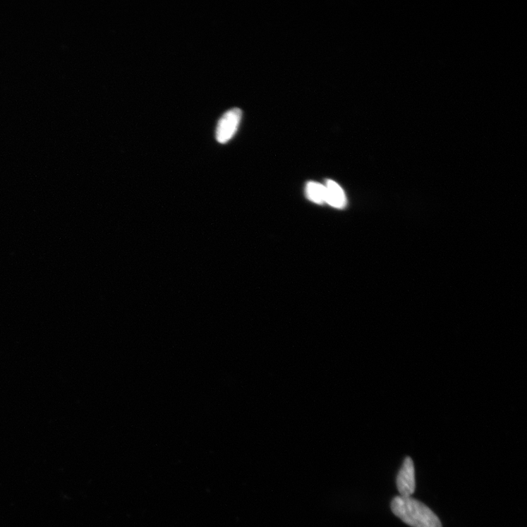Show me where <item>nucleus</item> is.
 Instances as JSON below:
<instances>
[{
	"label": "nucleus",
	"mask_w": 527,
	"mask_h": 527,
	"mask_svg": "<svg viewBox=\"0 0 527 527\" xmlns=\"http://www.w3.org/2000/svg\"><path fill=\"white\" fill-rule=\"evenodd\" d=\"M393 513L412 527H442L437 516L423 502L411 497H396L392 502Z\"/></svg>",
	"instance_id": "f257e3e1"
},
{
	"label": "nucleus",
	"mask_w": 527,
	"mask_h": 527,
	"mask_svg": "<svg viewBox=\"0 0 527 527\" xmlns=\"http://www.w3.org/2000/svg\"><path fill=\"white\" fill-rule=\"evenodd\" d=\"M242 119V111L234 108L226 111L219 121L217 140L221 144L230 141L236 133Z\"/></svg>",
	"instance_id": "f03ea898"
},
{
	"label": "nucleus",
	"mask_w": 527,
	"mask_h": 527,
	"mask_svg": "<svg viewBox=\"0 0 527 527\" xmlns=\"http://www.w3.org/2000/svg\"><path fill=\"white\" fill-rule=\"evenodd\" d=\"M401 497H408L414 494L416 487V471L413 461L410 457L404 460L396 479Z\"/></svg>",
	"instance_id": "7ed1b4c3"
},
{
	"label": "nucleus",
	"mask_w": 527,
	"mask_h": 527,
	"mask_svg": "<svg viewBox=\"0 0 527 527\" xmlns=\"http://www.w3.org/2000/svg\"><path fill=\"white\" fill-rule=\"evenodd\" d=\"M325 186V202L337 209H342L346 205V195L341 186L333 181H327Z\"/></svg>",
	"instance_id": "20e7f679"
},
{
	"label": "nucleus",
	"mask_w": 527,
	"mask_h": 527,
	"mask_svg": "<svg viewBox=\"0 0 527 527\" xmlns=\"http://www.w3.org/2000/svg\"><path fill=\"white\" fill-rule=\"evenodd\" d=\"M306 195L308 200L315 204L325 203V186L315 182H310L306 186Z\"/></svg>",
	"instance_id": "39448f33"
}]
</instances>
